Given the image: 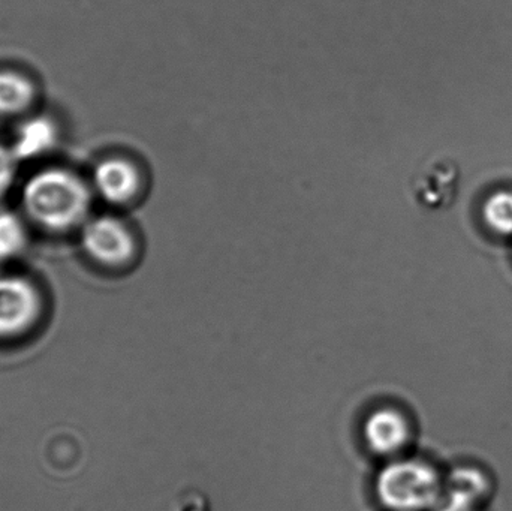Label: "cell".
<instances>
[{"instance_id": "14", "label": "cell", "mask_w": 512, "mask_h": 511, "mask_svg": "<svg viewBox=\"0 0 512 511\" xmlns=\"http://www.w3.org/2000/svg\"><path fill=\"white\" fill-rule=\"evenodd\" d=\"M478 506L480 504L474 503V501L465 500V498H460L453 494H445L444 492V497L439 501L438 506L435 507V511H480Z\"/></svg>"}, {"instance_id": "1", "label": "cell", "mask_w": 512, "mask_h": 511, "mask_svg": "<svg viewBox=\"0 0 512 511\" xmlns=\"http://www.w3.org/2000/svg\"><path fill=\"white\" fill-rule=\"evenodd\" d=\"M93 189L80 174L62 167L36 171L21 188L20 203L27 221L48 233L62 234L86 224Z\"/></svg>"}, {"instance_id": "11", "label": "cell", "mask_w": 512, "mask_h": 511, "mask_svg": "<svg viewBox=\"0 0 512 511\" xmlns=\"http://www.w3.org/2000/svg\"><path fill=\"white\" fill-rule=\"evenodd\" d=\"M489 491L487 477L481 471L471 467H462L454 470L444 482L445 494L457 495L465 500L480 504Z\"/></svg>"}, {"instance_id": "5", "label": "cell", "mask_w": 512, "mask_h": 511, "mask_svg": "<svg viewBox=\"0 0 512 511\" xmlns=\"http://www.w3.org/2000/svg\"><path fill=\"white\" fill-rule=\"evenodd\" d=\"M363 438L367 449L376 456L399 458L411 440V425L397 408H376L364 420Z\"/></svg>"}, {"instance_id": "10", "label": "cell", "mask_w": 512, "mask_h": 511, "mask_svg": "<svg viewBox=\"0 0 512 511\" xmlns=\"http://www.w3.org/2000/svg\"><path fill=\"white\" fill-rule=\"evenodd\" d=\"M29 243L27 225L11 210L0 212V261L12 260L23 254Z\"/></svg>"}, {"instance_id": "4", "label": "cell", "mask_w": 512, "mask_h": 511, "mask_svg": "<svg viewBox=\"0 0 512 511\" xmlns=\"http://www.w3.org/2000/svg\"><path fill=\"white\" fill-rule=\"evenodd\" d=\"M41 311L38 288L23 276H0V335L27 329Z\"/></svg>"}, {"instance_id": "9", "label": "cell", "mask_w": 512, "mask_h": 511, "mask_svg": "<svg viewBox=\"0 0 512 511\" xmlns=\"http://www.w3.org/2000/svg\"><path fill=\"white\" fill-rule=\"evenodd\" d=\"M36 87L26 75L0 71V117L26 114L35 105Z\"/></svg>"}, {"instance_id": "3", "label": "cell", "mask_w": 512, "mask_h": 511, "mask_svg": "<svg viewBox=\"0 0 512 511\" xmlns=\"http://www.w3.org/2000/svg\"><path fill=\"white\" fill-rule=\"evenodd\" d=\"M80 242L90 260L110 269L126 266L137 254V242L128 225L110 215L87 219L80 228Z\"/></svg>"}, {"instance_id": "13", "label": "cell", "mask_w": 512, "mask_h": 511, "mask_svg": "<svg viewBox=\"0 0 512 511\" xmlns=\"http://www.w3.org/2000/svg\"><path fill=\"white\" fill-rule=\"evenodd\" d=\"M18 158L11 147L0 146V198L8 194L17 176Z\"/></svg>"}, {"instance_id": "8", "label": "cell", "mask_w": 512, "mask_h": 511, "mask_svg": "<svg viewBox=\"0 0 512 511\" xmlns=\"http://www.w3.org/2000/svg\"><path fill=\"white\" fill-rule=\"evenodd\" d=\"M57 143V129L47 117L27 119L15 134L12 152L18 161L27 158H38L51 152Z\"/></svg>"}, {"instance_id": "2", "label": "cell", "mask_w": 512, "mask_h": 511, "mask_svg": "<svg viewBox=\"0 0 512 511\" xmlns=\"http://www.w3.org/2000/svg\"><path fill=\"white\" fill-rule=\"evenodd\" d=\"M375 492L390 511H427L444 497V480L426 461L399 456L379 470Z\"/></svg>"}, {"instance_id": "12", "label": "cell", "mask_w": 512, "mask_h": 511, "mask_svg": "<svg viewBox=\"0 0 512 511\" xmlns=\"http://www.w3.org/2000/svg\"><path fill=\"white\" fill-rule=\"evenodd\" d=\"M484 224L496 236L512 237V191L502 189L484 201L481 209Z\"/></svg>"}, {"instance_id": "7", "label": "cell", "mask_w": 512, "mask_h": 511, "mask_svg": "<svg viewBox=\"0 0 512 511\" xmlns=\"http://www.w3.org/2000/svg\"><path fill=\"white\" fill-rule=\"evenodd\" d=\"M457 180L459 173L453 164L438 162L420 174L415 182V195L432 209L448 206L456 195Z\"/></svg>"}, {"instance_id": "6", "label": "cell", "mask_w": 512, "mask_h": 511, "mask_svg": "<svg viewBox=\"0 0 512 511\" xmlns=\"http://www.w3.org/2000/svg\"><path fill=\"white\" fill-rule=\"evenodd\" d=\"M93 194L111 206H125L135 200L141 188V174L134 162L125 158L102 159L92 174Z\"/></svg>"}]
</instances>
